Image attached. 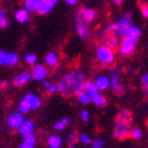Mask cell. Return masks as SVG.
I'll use <instances>...</instances> for the list:
<instances>
[{
    "label": "cell",
    "instance_id": "6da1fadb",
    "mask_svg": "<svg viewBox=\"0 0 148 148\" xmlns=\"http://www.w3.org/2000/svg\"><path fill=\"white\" fill-rule=\"evenodd\" d=\"M87 81V75L81 69H71L64 72L57 82L58 92L64 96H75L76 92L84 90V82Z\"/></svg>",
    "mask_w": 148,
    "mask_h": 148
},
{
    "label": "cell",
    "instance_id": "7a4b0ae2",
    "mask_svg": "<svg viewBox=\"0 0 148 148\" xmlns=\"http://www.w3.org/2000/svg\"><path fill=\"white\" fill-rule=\"evenodd\" d=\"M96 11L90 7H81L75 16L76 33L82 40H87L91 34V25L96 19Z\"/></svg>",
    "mask_w": 148,
    "mask_h": 148
},
{
    "label": "cell",
    "instance_id": "3957f363",
    "mask_svg": "<svg viewBox=\"0 0 148 148\" xmlns=\"http://www.w3.org/2000/svg\"><path fill=\"white\" fill-rule=\"evenodd\" d=\"M133 127V114L129 109L121 108L114 120L113 136L117 141H125L129 138V133Z\"/></svg>",
    "mask_w": 148,
    "mask_h": 148
},
{
    "label": "cell",
    "instance_id": "277c9868",
    "mask_svg": "<svg viewBox=\"0 0 148 148\" xmlns=\"http://www.w3.org/2000/svg\"><path fill=\"white\" fill-rule=\"evenodd\" d=\"M97 39L101 44L108 46V47H112L114 50H116L119 44H120V37L116 32V25H115V21L114 23H110L108 25H106L104 27H102L97 33Z\"/></svg>",
    "mask_w": 148,
    "mask_h": 148
},
{
    "label": "cell",
    "instance_id": "5b68a950",
    "mask_svg": "<svg viewBox=\"0 0 148 148\" xmlns=\"http://www.w3.org/2000/svg\"><path fill=\"white\" fill-rule=\"evenodd\" d=\"M43 100L39 95L36 92L29 91L24 95L18 103V110L21 112L23 114H29L31 112H37L42 108Z\"/></svg>",
    "mask_w": 148,
    "mask_h": 148
},
{
    "label": "cell",
    "instance_id": "8992f818",
    "mask_svg": "<svg viewBox=\"0 0 148 148\" xmlns=\"http://www.w3.org/2000/svg\"><path fill=\"white\" fill-rule=\"evenodd\" d=\"M123 73V70L117 66H112L108 69V76L110 79V85H109V90L112 91L116 96H122L125 95L127 89L125 87V84L121 81V76Z\"/></svg>",
    "mask_w": 148,
    "mask_h": 148
},
{
    "label": "cell",
    "instance_id": "52a82bcc",
    "mask_svg": "<svg viewBox=\"0 0 148 148\" xmlns=\"http://www.w3.org/2000/svg\"><path fill=\"white\" fill-rule=\"evenodd\" d=\"M95 57H96L97 62L101 65L110 66V65L114 64V62L116 59V52H115L114 49L108 47V46H106V45L100 43L96 46Z\"/></svg>",
    "mask_w": 148,
    "mask_h": 148
},
{
    "label": "cell",
    "instance_id": "ba28073f",
    "mask_svg": "<svg viewBox=\"0 0 148 148\" xmlns=\"http://www.w3.org/2000/svg\"><path fill=\"white\" fill-rule=\"evenodd\" d=\"M138 42H139V39L132 38V37H128V36L123 37V38L120 39V44L116 49L117 53L123 58H127V57L132 56L138 46Z\"/></svg>",
    "mask_w": 148,
    "mask_h": 148
},
{
    "label": "cell",
    "instance_id": "9c48e42d",
    "mask_svg": "<svg viewBox=\"0 0 148 148\" xmlns=\"http://www.w3.org/2000/svg\"><path fill=\"white\" fill-rule=\"evenodd\" d=\"M133 24V16L132 13L127 12L123 16H121L116 21H115V25H116V32L119 34L120 38H123V37L127 36V31L129 29V26Z\"/></svg>",
    "mask_w": 148,
    "mask_h": 148
},
{
    "label": "cell",
    "instance_id": "30bf717a",
    "mask_svg": "<svg viewBox=\"0 0 148 148\" xmlns=\"http://www.w3.org/2000/svg\"><path fill=\"white\" fill-rule=\"evenodd\" d=\"M31 76L32 79L37 81V82H43L44 79H46L49 77V73H50V69H49L45 64H40V63H36L34 65L31 66Z\"/></svg>",
    "mask_w": 148,
    "mask_h": 148
},
{
    "label": "cell",
    "instance_id": "8fae6325",
    "mask_svg": "<svg viewBox=\"0 0 148 148\" xmlns=\"http://www.w3.org/2000/svg\"><path fill=\"white\" fill-rule=\"evenodd\" d=\"M24 120H25V114H23L21 112L17 110V112L11 113L7 116V119H6V126L11 130H17L20 127V125L23 123Z\"/></svg>",
    "mask_w": 148,
    "mask_h": 148
},
{
    "label": "cell",
    "instance_id": "7c38bea8",
    "mask_svg": "<svg viewBox=\"0 0 148 148\" xmlns=\"http://www.w3.org/2000/svg\"><path fill=\"white\" fill-rule=\"evenodd\" d=\"M31 79H32L31 72L24 70V71L18 72L17 75L12 78V84H13V87H16V88H23L24 85H26Z\"/></svg>",
    "mask_w": 148,
    "mask_h": 148
},
{
    "label": "cell",
    "instance_id": "4fadbf2b",
    "mask_svg": "<svg viewBox=\"0 0 148 148\" xmlns=\"http://www.w3.org/2000/svg\"><path fill=\"white\" fill-rule=\"evenodd\" d=\"M34 129H36L34 122L32 120H30V119H25L20 125V127L17 129V132H18V135L20 138H24V136H26V135H29V134L34 133Z\"/></svg>",
    "mask_w": 148,
    "mask_h": 148
},
{
    "label": "cell",
    "instance_id": "5bb4252c",
    "mask_svg": "<svg viewBox=\"0 0 148 148\" xmlns=\"http://www.w3.org/2000/svg\"><path fill=\"white\" fill-rule=\"evenodd\" d=\"M13 17H14V20L17 23H19V24H26L31 19V12L27 11L25 7H19V8H17L14 11Z\"/></svg>",
    "mask_w": 148,
    "mask_h": 148
},
{
    "label": "cell",
    "instance_id": "9a60e30c",
    "mask_svg": "<svg viewBox=\"0 0 148 148\" xmlns=\"http://www.w3.org/2000/svg\"><path fill=\"white\" fill-rule=\"evenodd\" d=\"M59 62H60V58H59V55L56 51H49L44 57V64L49 69L57 68L59 65Z\"/></svg>",
    "mask_w": 148,
    "mask_h": 148
},
{
    "label": "cell",
    "instance_id": "2e32d148",
    "mask_svg": "<svg viewBox=\"0 0 148 148\" xmlns=\"http://www.w3.org/2000/svg\"><path fill=\"white\" fill-rule=\"evenodd\" d=\"M96 87L98 89V91H106V90H109V85H110V79H109V76L108 75H103V73H100L97 75L94 79Z\"/></svg>",
    "mask_w": 148,
    "mask_h": 148
},
{
    "label": "cell",
    "instance_id": "e0dca14e",
    "mask_svg": "<svg viewBox=\"0 0 148 148\" xmlns=\"http://www.w3.org/2000/svg\"><path fill=\"white\" fill-rule=\"evenodd\" d=\"M55 6L56 5L53 3H51L50 0H39V3H38V5H37V8H36V12L39 16H45V14L50 13Z\"/></svg>",
    "mask_w": 148,
    "mask_h": 148
},
{
    "label": "cell",
    "instance_id": "ac0fdd59",
    "mask_svg": "<svg viewBox=\"0 0 148 148\" xmlns=\"http://www.w3.org/2000/svg\"><path fill=\"white\" fill-rule=\"evenodd\" d=\"M21 139H23L21 143L19 145L20 148H34V147H37V145H38V136H37L34 133L29 134Z\"/></svg>",
    "mask_w": 148,
    "mask_h": 148
},
{
    "label": "cell",
    "instance_id": "d6986e66",
    "mask_svg": "<svg viewBox=\"0 0 148 148\" xmlns=\"http://www.w3.org/2000/svg\"><path fill=\"white\" fill-rule=\"evenodd\" d=\"M64 143L63 138L58 134H51L46 139V146L49 148H60Z\"/></svg>",
    "mask_w": 148,
    "mask_h": 148
},
{
    "label": "cell",
    "instance_id": "ffe728a7",
    "mask_svg": "<svg viewBox=\"0 0 148 148\" xmlns=\"http://www.w3.org/2000/svg\"><path fill=\"white\" fill-rule=\"evenodd\" d=\"M20 63V56L17 52H6L5 57V66L13 68Z\"/></svg>",
    "mask_w": 148,
    "mask_h": 148
},
{
    "label": "cell",
    "instance_id": "44dd1931",
    "mask_svg": "<svg viewBox=\"0 0 148 148\" xmlns=\"http://www.w3.org/2000/svg\"><path fill=\"white\" fill-rule=\"evenodd\" d=\"M91 103L97 108H103L107 104V98L101 91H98L97 94L91 96Z\"/></svg>",
    "mask_w": 148,
    "mask_h": 148
},
{
    "label": "cell",
    "instance_id": "7402d4cb",
    "mask_svg": "<svg viewBox=\"0 0 148 148\" xmlns=\"http://www.w3.org/2000/svg\"><path fill=\"white\" fill-rule=\"evenodd\" d=\"M42 85H43V89L46 94L49 95H55L58 92V88H57V83H53L51 81H46L44 79L42 82Z\"/></svg>",
    "mask_w": 148,
    "mask_h": 148
},
{
    "label": "cell",
    "instance_id": "603a6c76",
    "mask_svg": "<svg viewBox=\"0 0 148 148\" xmlns=\"http://www.w3.org/2000/svg\"><path fill=\"white\" fill-rule=\"evenodd\" d=\"M71 123V119L70 117H62L60 120L56 121L53 123V129L56 132H63L66 129V127Z\"/></svg>",
    "mask_w": 148,
    "mask_h": 148
},
{
    "label": "cell",
    "instance_id": "cb8c5ba5",
    "mask_svg": "<svg viewBox=\"0 0 148 148\" xmlns=\"http://www.w3.org/2000/svg\"><path fill=\"white\" fill-rule=\"evenodd\" d=\"M75 96L77 98L78 103L82 104V106H88L89 103H91V97H90V95L85 90H81V91L76 92Z\"/></svg>",
    "mask_w": 148,
    "mask_h": 148
},
{
    "label": "cell",
    "instance_id": "d4e9b609",
    "mask_svg": "<svg viewBox=\"0 0 148 148\" xmlns=\"http://www.w3.org/2000/svg\"><path fill=\"white\" fill-rule=\"evenodd\" d=\"M84 90L90 95V97H91L92 95H95V94L98 92V89H97V87H96L94 79H88V78H87V81L84 82Z\"/></svg>",
    "mask_w": 148,
    "mask_h": 148
},
{
    "label": "cell",
    "instance_id": "484cf974",
    "mask_svg": "<svg viewBox=\"0 0 148 148\" xmlns=\"http://www.w3.org/2000/svg\"><path fill=\"white\" fill-rule=\"evenodd\" d=\"M127 36L132 37V38H135V39H140L141 36H142V31L138 25H133L132 24L127 31Z\"/></svg>",
    "mask_w": 148,
    "mask_h": 148
},
{
    "label": "cell",
    "instance_id": "4316f807",
    "mask_svg": "<svg viewBox=\"0 0 148 148\" xmlns=\"http://www.w3.org/2000/svg\"><path fill=\"white\" fill-rule=\"evenodd\" d=\"M129 138H132L133 140L140 141L143 139V130L139 127H132L130 133H129Z\"/></svg>",
    "mask_w": 148,
    "mask_h": 148
},
{
    "label": "cell",
    "instance_id": "83f0119b",
    "mask_svg": "<svg viewBox=\"0 0 148 148\" xmlns=\"http://www.w3.org/2000/svg\"><path fill=\"white\" fill-rule=\"evenodd\" d=\"M24 63L29 66H32L36 63H38V56H37L34 52H29L24 56Z\"/></svg>",
    "mask_w": 148,
    "mask_h": 148
},
{
    "label": "cell",
    "instance_id": "f1b7e54d",
    "mask_svg": "<svg viewBox=\"0 0 148 148\" xmlns=\"http://www.w3.org/2000/svg\"><path fill=\"white\" fill-rule=\"evenodd\" d=\"M66 143L69 145V147L73 148L76 147V145L78 143V133L77 132H71L68 134L66 136Z\"/></svg>",
    "mask_w": 148,
    "mask_h": 148
},
{
    "label": "cell",
    "instance_id": "f546056e",
    "mask_svg": "<svg viewBox=\"0 0 148 148\" xmlns=\"http://www.w3.org/2000/svg\"><path fill=\"white\" fill-rule=\"evenodd\" d=\"M39 0H24L23 1V7H25L30 12H36L37 5H38Z\"/></svg>",
    "mask_w": 148,
    "mask_h": 148
},
{
    "label": "cell",
    "instance_id": "4dcf8cb0",
    "mask_svg": "<svg viewBox=\"0 0 148 148\" xmlns=\"http://www.w3.org/2000/svg\"><path fill=\"white\" fill-rule=\"evenodd\" d=\"M91 141H92V139H91V136L89 134H87V133H81V134H78V142L81 143V145H83V146H89L90 143H91Z\"/></svg>",
    "mask_w": 148,
    "mask_h": 148
},
{
    "label": "cell",
    "instance_id": "1f68e13d",
    "mask_svg": "<svg viewBox=\"0 0 148 148\" xmlns=\"http://www.w3.org/2000/svg\"><path fill=\"white\" fill-rule=\"evenodd\" d=\"M141 88L145 96L148 98V72H145L141 76Z\"/></svg>",
    "mask_w": 148,
    "mask_h": 148
},
{
    "label": "cell",
    "instance_id": "d6a6232c",
    "mask_svg": "<svg viewBox=\"0 0 148 148\" xmlns=\"http://www.w3.org/2000/svg\"><path fill=\"white\" fill-rule=\"evenodd\" d=\"M106 141L103 140V139H101V138H98V139H95V140H92L91 141V143H90V146L92 147V148H104L106 147Z\"/></svg>",
    "mask_w": 148,
    "mask_h": 148
},
{
    "label": "cell",
    "instance_id": "836d02e7",
    "mask_svg": "<svg viewBox=\"0 0 148 148\" xmlns=\"http://www.w3.org/2000/svg\"><path fill=\"white\" fill-rule=\"evenodd\" d=\"M79 117H81L82 122H84V123L89 122V121H90V114H89V110H87V109H82L81 112H79Z\"/></svg>",
    "mask_w": 148,
    "mask_h": 148
},
{
    "label": "cell",
    "instance_id": "e575fe53",
    "mask_svg": "<svg viewBox=\"0 0 148 148\" xmlns=\"http://www.w3.org/2000/svg\"><path fill=\"white\" fill-rule=\"evenodd\" d=\"M140 11H141L142 17L147 19V18H148V4H147V3L142 4V5L140 6Z\"/></svg>",
    "mask_w": 148,
    "mask_h": 148
},
{
    "label": "cell",
    "instance_id": "d590c367",
    "mask_svg": "<svg viewBox=\"0 0 148 148\" xmlns=\"http://www.w3.org/2000/svg\"><path fill=\"white\" fill-rule=\"evenodd\" d=\"M11 26V21H10V19L6 17V18H4L3 19V21H1V24H0V29H3V30H6V29H8Z\"/></svg>",
    "mask_w": 148,
    "mask_h": 148
},
{
    "label": "cell",
    "instance_id": "8d00e7d4",
    "mask_svg": "<svg viewBox=\"0 0 148 148\" xmlns=\"http://www.w3.org/2000/svg\"><path fill=\"white\" fill-rule=\"evenodd\" d=\"M5 57H6V51L0 49V68L5 65Z\"/></svg>",
    "mask_w": 148,
    "mask_h": 148
},
{
    "label": "cell",
    "instance_id": "74e56055",
    "mask_svg": "<svg viewBox=\"0 0 148 148\" xmlns=\"http://www.w3.org/2000/svg\"><path fill=\"white\" fill-rule=\"evenodd\" d=\"M68 6H77L79 4V0H63Z\"/></svg>",
    "mask_w": 148,
    "mask_h": 148
},
{
    "label": "cell",
    "instance_id": "f35d334b",
    "mask_svg": "<svg viewBox=\"0 0 148 148\" xmlns=\"http://www.w3.org/2000/svg\"><path fill=\"white\" fill-rule=\"evenodd\" d=\"M126 71H127V73H129V75H134V73L136 72V69H135L134 66H132V65H129V66L126 68Z\"/></svg>",
    "mask_w": 148,
    "mask_h": 148
},
{
    "label": "cell",
    "instance_id": "ab89813d",
    "mask_svg": "<svg viewBox=\"0 0 148 148\" xmlns=\"http://www.w3.org/2000/svg\"><path fill=\"white\" fill-rule=\"evenodd\" d=\"M4 18H6V11L4 8L0 7V24H1V21H3Z\"/></svg>",
    "mask_w": 148,
    "mask_h": 148
},
{
    "label": "cell",
    "instance_id": "60d3db41",
    "mask_svg": "<svg viewBox=\"0 0 148 148\" xmlns=\"http://www.w3.org/2000/svg\"><path fill=\"white\" fill-rule=\"evenodd\" d=\"M8 87H10V83L7 82V81H3L1 83H0V88H1V89H8Z\"/></svg>",
    "mask_w": 148,
    "mask_h": 148
},
{
    "label": "cell",
    "instance_id": "b9f144b4",
    "mask_svg": "<svg viewBox=\"0 0 148 148\" xmlns=\"http://www.w3.org/2000/svg\"><path fill=\"white\" fill-rule=\"evenodd\" d=\"M113 1V4H115V5H120V4H122L125 0H112Z\"/></svg>",
    "mask_w": 148,
    "mask_h": 148
}]
</instances>
